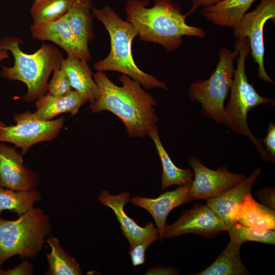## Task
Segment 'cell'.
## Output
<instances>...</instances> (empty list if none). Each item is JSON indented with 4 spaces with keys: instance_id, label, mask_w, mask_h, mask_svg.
Listing matches in <instances>:
<instances>
[{
    "instance_id": "1",
    "label": "cell",
    "mask_w": 275,
    "mask_h": 275,
    "mask_svg": "<svg viewBox=\"0 0 275 275\" xmlns=\"http://www.w3.org/2000/svg\"><path fill=\"white\" fill-rule=\"evenodd\" d=\"M99 87V97L90 103L92 112L108 111L119 117L130 138H143L156 127L158 118L154 106L156 101L141 87L138 81L123 74L119 77L122 86L111 81L104 71L93 74Z\"/></svg>"
},
{
    "instance_id": "2",
    "label": "cell",
    "mask_w": 275,
    "mask_h": 275,
    "mask_svg": "<svg viewBox=\"0 0 275 275\" xmlns=\"http://www.w3.org/2000/svg\"><path fill=\"white\" fill-rule=\"evenodd\" d=\"M148 0H127L125 11L127 21L135 29L141 40L158 43L169 51L178 48L184 36L204 38L201 28L186 23L187 14L171 0H156L148 8Z\"/></svg>"
},
{
    "instance_id": "3",
    "label": "cell",
    "mask_w": 275,
    "mask_h": 275,
    "mask_svg": "<svg viewBox=\"0 0 275 275\" xmlns=\"http://www.w3.org/2000/svg\"><path fill=\"white\" fill-rule=\"evenodd\" d=\"M22 42L20 38L14 36L0 38V49L10 51L14 59L13 66H2L1 75L24 82L27 91L22 99L29 103L47 93L50 75L61 68L64 57L57 47L46 43L35 52L25 53L20 48Z\"/></svg>"
},
{
    "instance_id": "4",
    "label": "cell",
    "mask_w": 275,
    "mask_h": 275,
    "mask_svg": "<svg viewBox=\"0 0 275 275\" xmlns=\"http://www.w3.org/2000/svg\"><path fill=\"white\" fill-rule=\"evenodd\" d=\"M92 16L99 20L108 33L111 50L103 59L96 62L94 68L98 71H114L122 73L138 81L147 90H167L166 84L154 76L141 70L132 57L131 44L138 33L128 21L123 20L109 6L102 9L92 7Z\"/></svg>"
},
{
    "instance_id": "5",
    "label": "cell",
    "mask_w": 275,
    "mask_h": 275,
    "mask_svg": "<svg viewBox=\"0 0 275 275\" xmlns=\"http://www.w3.org/2000/svg\"><path fill=\"white\" fill-rule=\"evenodd\" d=\"M234 49L238 51L237 66L234 70L229 101L224 106L223 123L233 131L249 138L263 160L273 161L260 139H257L250 130L247 117L249 112L253 108L263 103L274 105V100L259 95L248 81L245 72V61L250 52L248 38L237 40Z\"/></svg>"
},
{
    "instance_id": "6",
    "label": "cell",
    "mask_w": 275,
    "mask_h": 275,
    "mask_svg": "<svg viewBox=\"0 0 275 275\" xmlns=\"http://www.w3.org/2000/svg\"><path fill=\"white\" fill-rule=\"evenodd\" d=\"M52 229L49 217L38 207L16 220L0 217V268L14 256L35 258L42 250Z\"/></svg>"
},
{
    "instance_id": "7",
    "label": "cell",
    "mask_w": 275,
    "mask_h": 275,
    "mask_svg": "<svg viewBox=\"0 0 275 275\" xmlns=\"http://www.w3.org/2000/svg\"><path fill=\"white\" fill-rule=\"evenodd\" d=\"M238 51L222 48L219 52L216 68L209 78L197 80L189 87L188 96L191 101L201 104V114L216 123L223 122L224 103L232 86L233 62Z\"/></svg>"
},
{
    "instance_id": "8",
    "label": "cell",
    "mask_w": 275,
    "mask_h": 275,
    "mask_svg": "<svg viewBox=\"0 0 275 275\" xmlns=\"http://www.w3.org/2000/svg\"><path fill=\"white\" fill-rule=\"evenodd\" d=\"M15 125L5 126L0 134V142L11 143L25 154L33 145L56 138L64 126V118L43 120L33 113L25 112L14 115Z\"/></svg>"
},
{
    "instance_id": "9",
    "label": "cell",
    "mask_w": 275,
    "mask_h": 275,
    "mask_svg": "<svg viewBox=\"0 0 275 275\" xmlns=\"http://www.w3.org/2000/svg\"><path fill=\"white\" fill-rule=\"evenodd\" d=\"M275 18V0H261L252 11L246 13L234 28L233 34L237 40L248 38L250 52L258 65V77L274 84L266 73L264 65L263 28L269 19Z\"/></svg>"
},
{
    "instance_id": "10",
    "label": "cell",
    "mask_w": 275,
    "mask_h": 275,
    "mask_svg": "<svg viewBox=\"0 0 275 275\" xmlns=\"http://www.w3.org/2000/svg\"><path fill=\"white\" fill-rule=\"evenodd\" d=\"M188 161L195 177L189 192L191 201L214 198L246 177L243 174L232 173L226 167H219L216 170L210 169L203 165L197 157H190Z\"/></svg>"
},
{
    "instance_id": "11",
    "label": "cell",
    "mask_w": 275,
    "mask_h": 275,
    "mask_svg": "<svg viewBox=\"0 0 275 275\" xmlns=\"http://www.w3.org/2000/svg\"><path fill=\"white\" fill-rule=\"evenodd\" d=\"M228 230L227 225L211 208L197 204L184 211L173 224L166 225L164 237L172 238L189 233L209 237Z\"/></svg>"
},
{
    "instance_id": "12",
    "label": "cell",
    "mask_w": 275,
    "mask_h": 275,
    "mask_svg": "<svg viewBox=\"0 0 275 275\" xmlns=\"http://www.w3.org/2000/svg\"><path fill=\"white\" fill-rule=\"evenodd\" d=\"M39 175L23 164L22 154L4 144H0V186L15 190L36 188Z\"/></svg>"
},
{
    "instance_id": "13",
    "label": "cell",
    "mask_w": 275,
    "mask_h": 275,
    "mask_svg": "<svg viewBox=\"0 0 275 275\" xmlns=\"http://www.w3.org/2000/svg\"><path fill=\"white\" fill-rule=\"evenodd\" d=\"M30 31L33 38L52 42L63 48L68 56L87 61L91 59L89 47L76 39L65 15L51 22L33 23Z\"/></svg>"
},
{
    "instance_id": "14",
    "label": "cell",
    "mask_w": 275,
    "mask_h": 275,
    "mask_svg": "<svg viewBox=\"0 0 275 275\" xmlns=\"http://www.w3.org/2000/svg\"><path fill=\"white\" fill-rule=\"evenodd\" d=\"M191 183L166 191L156 198L136 196L130 199V202L146 209L151 214L157 226L160 241L164 238L166 221L170 212L177 207L191 201L189 194Z\"/></svg>"
},
{
    "instance_id": "15",
    "label": "cell",
    "mask_w": 275,
    "mask_h": 275,
    "mask_svg": "<svg viewBox=\"0 0 275 275\" xmlns=\"http://www.w3.org/2000/svg\"><path fill=\"white\" fill-rule=\"evenodd\" d=\"M98 200L114 212L120 223L121 230L129 242V248L145 237L158 231L151 222L147 223L144 227H142L126 214L124 207L126 203L130 202L129 193L124 191L115 195L107 190H102L98 196Z\"/></svg>"
},
{
    "instance_id": "16",
    "label": "cell",
    "mask_w": 275,
    "mask_h": 275,
    "mask_svg": "<svg viewBox=\"0 0 275 275\" xmlns=\"http://www.w3.org/2000/svg\"><path fill=\"white\" fill-rule=\"evenodd\" d=\"M260 173V169L257 168L239 183L214 198L206 199V205L221 218L228 229L234 221L238 207L245 196L251 192L253 184Z\"/></svg>"
},
{
    "instance_id": "17",
    "label": "cell",
    "mask_w": 275,
    "mask_h": 275,
    "mask_svg": "<svg viewBox=\"0 0 275 275\" xmlns=\"http://www.w3.org/2000/svg\"><path fill=\"white\" fill-rule=\"evenodd\" d=\"M87 62L68 56L63 60L61 68L68 76L72 89L82 94L91 103L99 97L100 91Z\"/></svg>"
},
{
    "instance_id": "18",
    "label": "cell",
    "mask_w": 275,
    "mask_h": 275,
    "mask_svg": "<svg viewBox=\"0 0 275 275\" xmlns=\"http://www.w3.org/2000/svg\"><path fill=\"white\" fill-rule=\"evenodd\" d=\"M86 102L87 98L76 90H72L68 94L57 97L46 93L37 99L35 102L36 111L33 113L38 119L51 120L63 113H70L76 115L80 106Z\"/></svg>"
},
{
    "instance_id": "19",
    "label": "cell",
    "mask_w": 275,
    "mask_h": 275,
    "mask_svg": "<svg viewBox=\"0 0 275 275\" xmlns=\"http://www.w3.org/2000/svg\"><path fill=\"white\" fill-rule=\"evenodd\" d=\"M256 0H222L202 9L201 14L216 25L234 29Z\"/></svg>"
},
{
    "instance_id": "20",
    "label": "cell",
    "mask_w": 275,
    "mask_h": 275,
    "mask_svg": "<svg viewBox=\"0 0 275 275\" xmlns=\"http://www.w3.org/2000/svg\"><path fill=\"white\" fill-rule=\"evenodd\" d=\"M274 209L256 201L250 193L238 207L233 222L246 227L274 230Z\"/></svg>"
},
{
    "instance_id": "21",
    "label": "cell",
    "mask_w": 275,
    "mask_h": 275,
    "mask_svg": "<svg viewBox=\"0 0 275 275\" xmlns=\"http://www.w3.org/2000/svg\"><path fill=\"white\" fill-rule=\"evenodd\" d=\"M92 3V0H74L65 15L76 39L87 47L94 37L91 14Z\"/></svg>"
},
{
    "instance_id": "22",
    "label": "cell",
    "mask_w": 275,
    "mask_h": 275,
    "mask_svg": "<svg viewBox=\"0 0 275 275\" xmlns=\"http://www.w3.org/2000/svg\"><path fill=\"white\" fill-rule=\"evenodd\" d=\"M149 135L155 144L162 167L161 189L164 190L173 185L181 186L191 183L194 173L189 169H182L175 166L160 141L157 127Z\"/></svg>"
},
{
    "instance_id": "23",
    "label": "cell",
    "mask_w": 275,
    "mask_h": 275,
    "mask_svg": "<svg viewBox=\"0 0 275 275\" xmlns=\"http://www.w3.org/2000/svg\"><path fill=\"white\" fill-rule=\"evenodd\" d=\"M241 245L231 241L215 261L197 275H245L249 273L240 258Z\"/></svg>"
},
{
    "instance_id": "24",
    "label": "cell",
    "mask_w": 275,
    "mask_h": 275,
    "mask_svg": "<svg viewBox=\"0 0 275 275\" xmlns=\"http://www.w3.org/2000/svg\"><path fill=\"white\" fill-rule=\"evenodd\" d=\"M51 251L46 254L48 269V275H80L81 270L76 260L62 249L60 240L50 236L46 240Z\"/></svg>"
},
{
    "instance_id": "25",
    "label": "cell",
    "mask_w": 275,
    "mask_h": 275,
    "mask_svg": "<svg viewBox=\"0 0 275 275\" xmlns=\"http://www.w3.org/2000/svg\"><path fill=\"white\" fill-rule=\"evenodd\" d=\"M36 188L30 190H15L0 186V214L5 210L19 216L34 208V204L42 200Z\"/></svg>"
},
{
    "instance_id": "26",
    "label": "cell",
    "mask_w": 275,
    "mask_h": 275,
    "mask_svg": "<svg viewBox=\"0 0 275 275\" xmlns=\"http://www.w3.org/2000/svg\"><path fill=\"white\" fill-rule=\"evenodd\" d=\"M74 0H36L31 13L34 23L51 22L64 16Z\"/></svg>"
},
{
    "instance_id": "27",
    "label": "cell",
    "mask_w": 275,
    "mask_h": 275,
    "mask_svg": "<svg viewBox=\"0 0 275 275\" xmlns=\"http://www.w3.org/2000/svg\"><path fill=\"white\" fill-rule=\"evenodd\" d=\"M231 242L242 245L247 241H256L274 245V230L246 227L233 222L228 231Z\"/></svg>"
},
{
    "instance_id": "28",
    "label": "cell",
    "mask_w": 275,
    "mask_h": 275,
    "mask_svg": "<svg viewBox=\"0 0 275 275\" xmlns=\"http://www.w3.org/2000/svg\"><path fill=\"white\" fill-rule=\"evenodd\" d=\"M72 90L68 76L61 68L53 71L52 77L48 84L47 93L57 97L64 96Z\"/></svg>"
},
{
    "instance_id": "29",
    "label": "cell",
    "mask_w": 275,
    "mask_h": 275,
    "mask_svg": "<svg viewBox=\"0 0 275 275\" xmlns=\"http://www.w3.org/2000/svg\"><path fill=\"white\" fill-rule=\"evenodd\" d=\"M159 238L158 231L154 232L145 237L141 240L129 248L132 265L136 267L143 265L146 261V252L148 247Z\"/></svg>"
},
{
    "instance_id": "30",
    "label": "cell",
    "mask_w": 275,
    "mask_h": 275,
    "mask_svg": "<svg viewBox=\"0 0 275 275\" xmlns=\"http://www.w3.org/2000/svg\"><path fill=\"white\" fill-rule=\"evenodd\" d=\"M260 141L265 145L266 151L270 155L273 161L275 160V124L273 122L268 124L267 134L265 138Z\"/></svg>"
},
{
    "instance_id": "31",
    "label": "cell",
    "mask_w": 275,
    "mask_h": 275,
    "mask_svg": "<svg viewBox=\"0 0 275 275\" xmlns=\"http://www.w3.org/2000/svg\"><path fill=\"white\" fill-rule=\"evenodd\" d=\"M33 274V265L27 260L13 268L4 270L0 268V275H32Z\"/></svg>"
},
{
    "instance_id": "32",
    "label": "cell",
    "mask_w": 275,
    "mask_h": 275,
    "mask_svg": "<svg viewBox=\"0 0 275 275\" xmlns=\"http://www.w3.org/2000/svg\"><path fill=\"white\" fill-rule=\"evenodd\" d=\"M257 196L267 206L274 209V188L263 189L257 193Z\"/></svg>"
},
{
    "instance_id": "33",
    "label": "cell",
    "mask_w": 275,
    "mask_h": 275,
    "mask_svg": "<svg viewBox=\"0 0 275 275\" xmlns=\"http://www.w3.org/2000/svg\"><path fill=\"white\" fill-rule=\"evenodd\" d=\"M221 1L222 0H191L193 6L187 15L195 12L199 7L202 8L208 7Z\"/></svg>"
},
{
    "instance_id": "34",
    "label": "cell",
    "mask_w": 275,
    "mask_h": 275,
    "mask_svg": "<svg viewBox=\"0 0 275 275\" xmlns=\"http://www.w3.org/2000/svg\"><path fill=\"white\" fill-rule=\"evenodd\" d=\"M179 271L171 267H153L149 269L146 272L147 274H176Z\"/></svg>"
},
{
    "instance_id": "35",
    "label": "cell",
    "mask_w": 275,
    "mask_h": 275,
    "mask_svg": "<svg viewBox=\"0 0 275 275\" xmlns=\"http://www.w3.org/2000/svg\"><path fill=\"white\" fill-rule=\"evenodd\" d=\"M9 57V53L8 50L0 49V61L8 59Z\"/></svg>"
},
{
    "instance_id": "36",
    "label": "cell",
    "mask_w": 275,
    "mask_h": 275,
    "mask_svg": "<svg viewBox=\"0 0 275 275\" xmlns=\"http://www.w3.org/2000/svg\"><path fill=\"white\" fill-rule=\"evenodd\" d=\"M5 126L6 125L4 123L0 121V134L2 132L3 129Z\"/></svg>"
}]
</instances>
